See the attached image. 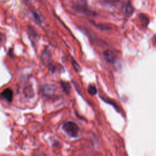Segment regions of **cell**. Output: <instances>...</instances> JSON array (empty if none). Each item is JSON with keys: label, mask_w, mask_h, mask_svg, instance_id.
Wrapping results in <instances>:
<instances>
[{"label": "cell", "mask_w": 156, "mask_h": 156, "mask_svg": "<svg viewBox=\"0 0 156 156\" xmlns=\"http://www.w3.org/2000/svg\"><path fill=\"white\" fill-rule=\"evenodd\" d=\"M134 11V8L132 6V5L129 3L126 7V14H127V15H131Z\"/></svg>", "instance_id": "6"}, {"label": "cell", "mask_w": 156, "mask_h": 156, "mask_svg": "<svg viewBox=\"0 0 156 156\" xmlns=\"http://www.w3.org/2000/svg\"><path fill=\"white\" fill-rule=\"evenodd\" d=\"M72 63H73V67L75 68V69L77 71H81V67L80 66L76 63V62L75 61H73L72 62Z\"/></svg>", "instance_id": "8"}, {"label": "cell", "mask_w": 156, "mask_h": 156, "mask_svg": "<svg viewBox=\"0 0 156 156\" xmlns=\"http://www.w3.org/2000/svg\"><path fill=\"white\" fill-rule=\"evenodd\" d=\"M63 129L72 137H77L79 134V127L73 121H67L63 124Z\"/></svg>", "instance_id": "1"}, {"label": "cell", "mask_w": 156, "mask_h": 156, "mask_svg": "<svg viewBox=\"0 0 156 156\" xmlns=\"http://www.w3.org/2000/svg\"><path fill=\"white\" fill-rule=\"evenodd\" d=\"M105 59L110 64H113L116 60V56L111 50H106L103 53Z\"/></svg>", "instance_id": "2"}, {"label": "cell", "mask_w": 156, "mask_h": 156, "mask_svg": "<svg viewBox=\"0 0 156 156\" xmlns=\"http://www.w3.org/2000/svg\"><path fill=\"white\" fill-rule=\"evenodd\" d=\"M61 86L62 87V88H63V90L67 93H68L70 91V89H71V87H70V85L68 82H62L61 83Z\"/></svg>", "instance_id": "4"}, {"label": "cell", "mask_w": 156, "mask_h": 156, "mask_svg": "<svg viewBox=\"0 0 156 156\" xmlns=\"http://www.w3.org/2000/svg\"><path fill=\"white\" fill-rule=\"evenodd\" d=\"M108 1H110V2H112V3H114V2H116L118 0H107Z\"/></svg>", "instance_id": "9"}, {"label": "cell", "mask_w": 156, "mask_h": 156, "mask_svg": "<svg viewBox=\"0 0 156 156\" xmlns=\"http://www.w3.org/2000/svg\"><path fill=\"white\" fill-rule=\"evenodd\" d=\"M88 91L91 95H95L97 94V90L95 86H90L88 88Z\"/></svg>", "instance_id": "5"}, {"label": "cell", "mask_w": 156, "mask_h": 156, "mask_svg": "<svg viewBox=\"0 0 156 156\" xmlns=\"http://www.w3.org/2000/svg\"><path fill=\"white\" fill-rule=\"evenodd\" d=\"M1 98L8 102H11L13 98V91L11 89H6L1 93Z\"/></svg>", "instance_id": "3"}, {"label": "cell", "mask_w": 156, "mask_h": 156, "mask_svg": "<svg viewBox=\"0 0 156 156\" xmlns=\"http://www.w3.org/2000/svg\"><path fill=\"white\" fill-rule=\"evenodd\" d=\"M140 20L141 21V22L143 23H144V24H145V25H148V22H149L148 18L146 16H145L144 15H143V14L140 15Z\"/></svg>", "instance_id": "7"}]
</instances>
